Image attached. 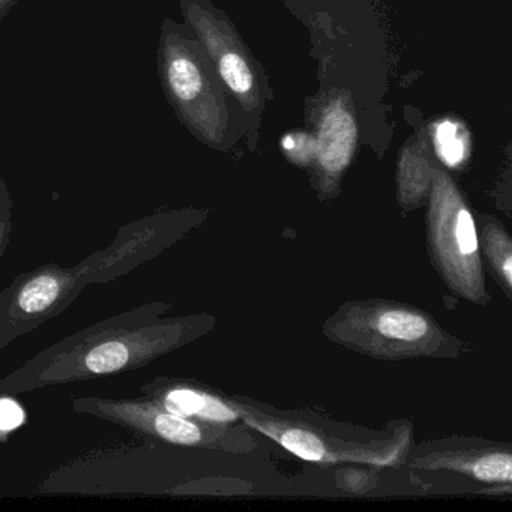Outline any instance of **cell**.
Here are the masks:
<instances>
[{
    "mask_svg": "<svg viewBox=\"0 0 512 512\" xmlns=\"http://www.w3.org/2000/svg\"><path fill=\"white\" fill-rule=\"evenodd\" d=\"M319 140L323 166L331 170L346 166L355 143V125L349 113L341 109L326 113Z\"/></svg>",
    "mask_w": 512,
    "mask_h": 512,
    "instance_id": "cell-1",
    "label": "cell"
},
{
    "mask_svg": "<svg viewBox=\"0 0 512 512\" xmlns=\"http://www.w3.org/2000/svg\"><path fill=\"white\" fill-rule=\"evenodd\" d=\"M134 355L133 344L124 340L103 341L95 344L83 356V370L91 374H109L130 364Z\"/></svg>",
    "mask_w": 512,
    "mask_h": 512,
    "instance_id": "cell-2",
    "label": "cell"
},
{
    "mask_svg": "<svg viewBox=\"0 0 512 512\" xmlns=\"http://www.w3.org/2000/svg\"><path fill=\"white\" fill-rule=\"evenodd\" d=\"M130 412L148 418L149 425L160 434L163 439L181 445H194L202 439L199 427L184 416L175 413H149L140 406H124Z\"/></svg>",
    "mask_w": 512,
    "mask_h": 512,
    "instance_id": "cell-3",
    "label": "cell"
},
{
    "mask_svg": "<svg viewBox=\"0 0 512 512\" xmlns=\"http://www.w3.org/2000/svg\"><path fill=\"white\" fill-rule=\"evenodd\" d=\"M61 280L52 274L31 278L17 295V308L25 314H40L49 310L61 296Z\"/></svg>",
    "mask_w": 512,
    "mask_h": 512,
    "instance_id": "cell-4",
    "label": "cell"
},
{
    "mask_svg": "<svg viewBox=\"0 0 512 512\" xmlns=\"http://www.w3.org/2000/svg\"><path fill=\"white\" fill-rule=\"evenodd\" d=\"M427 328V322L422 317L406 311H388L379 320L380 332L395 340H418L425 335Z\"/></svg>",
    "mask_w": 512,
    "mask_h": 512,
    "instance_id": "cell-5",
    "label": "cell"
},
{
    "mask_svg": "<svg viewBox=\"0 0 512 512\" xmlns=\"http://www.w3.org/2000/svg\"><path fill=\"white\" fill-rule=\"evenodd\" d=\"M463 131L451 121L437 125L434 133V145L440 160L449 167L458 166L466 154V142Z\"/></svg>",
    "mask_w": 512,
    "mask_h": 512,
    "instance_id": "cell-6",
    "label": "cell"
},
{
    "mask_svg": "<svg viewBox=\"0 0 512 512\" xmlns=\"http://www.w3.org/2000/svg\"><path fill=\"white\" fill-rule=\"evenodd\" d=\"M170 85L181 100H194L202 91L199 68L188 59H176L169 68Z\"/></svg>",
    "mask_w": 512,
    "mask_h": 512,
    "instance_id": "cell-7",
    "label": "cell"
},
{
    "mask_svg": "<svg viewBox=\"0 0 512 512\" xmlns=\"http://www.w3.org/2000/svg\"><path fill=\"white\" fill-rule=\"evenodd\" d=\"M220 73L224 82L236 94H247L253 86V76L247 62L236 53H227L221 58Z\"/></svg>",
    "mask_w": 512,
    "mask_h": 512,
    "instance_id": "cell-8",
    "label": "cell"
},
{
    "mask_svg": "<svg viewBox=\"0 0 512 512\" xmlns=\"http://www.w3.org/2000/svg\"><path fill=\"white\" fill-rule=\"evenodd\" d=\"M281 443L298 457L308 461H320L325 457V446L319 437L304 430H289L281 437Z\"/></svg>",
    "mask_w": 512,
    "mask_h": 512,
    "instance_id": "cell-9",
    "label": "cell"
},
{
    "mask_svg": "<svg viewBox=\"0 0 512 512\" xmlns=\"http://www.w3.org/2000/svg\"><path fill=\"white\" fill-rule=\"evenodd\" d=\"M205 401V394H199L190 389H176L167 394L164 407L167 412L187 418V416H199L205 406Z\"/></svg>",
    "mask_w": 512,
    "mask_h": 512,
    "instance_id": "cell-10",
    "label": "cell"
},
{
    "mask_svg": "<svg viewBox=\"0 0 512 512\" xmlns=\"http://www.w3.org/2000/svg\"><path fill=\"white\" fill-rule=\"evenodd\" d=\"M476 478L482 481H511L512 460L509 454H493L481 458L473 467Z\"/></svg>",
    "mask_w": 512,
    "mask_h": 512,
    "instance_id": "cell-11",
    "label": "cell"
},
{
    "mask_svg": "<svg viewBox=\"0 0 512 512\" xmlns=\"http://www.w3.org/2000/svg\"><path fill=\"white\" fill-rule=\"evenodd\" d=\"M457 233L458 245L463 254H473L478 250V238H476L475 224H473L472 215L466 209H461L458 212L457 218Z\"/></svg>",
    "mask_w": 512,
    "mask_h": 512,
    "instance_id": "cell-12",
    "label": "cell"
},
{
    "mask_svg": "<svg viewBox=\"0 0 512 512\" xmlns=\"http://www.w3.org/2000/svg\"><path fill=\"white\" fill-rule=\"evenodd\" d=\"M25 422V412L16 401L10 398H0V431L16 430L17 427Z\"/></svg>",
    "mask_w": 512,
    "mask_h": 512,
    "instance_id": "cell-13",
    "label": "cell"
},
{
    "mask_svg": "<svg viewBox=\"0 0 512 512\" xmlns=\"http://www.w3.org/2000/svg\"><path fill=\"white\" fill-rule=\"evenodd\" d=\"M199 416H202V418L217 419V421H230V419H235V413H233L229 407L224 406L223 403L215 400V398L208 397V395H206L205 406H203Z\"/></svg>",
    "mask_w": 512,
    "mask_h": 512,
    "instance_id": "cell-14",
    "label": "cell"
},
{
    "mask_svg": "<svg viewBox=\"0 0 512 512\" xmlns=\"http://www.w3.org/2000/svg\"><path fill=\"white\" fill-rule=\"evenodd\" d=\"M503 274H505L506 281L511 283L512 281V260L511 257H506L505 263H503Z\"/></svg>",
    "mask_w": 512,
    "mask_h": 512,
    "instance_id": "cell-15",
    "label": "cell"
}]
</instances>
